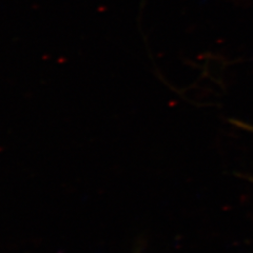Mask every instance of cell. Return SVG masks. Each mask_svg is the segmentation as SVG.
Returning a JSON list of instances; mask_svg holds the SVG:
<instances>
[{
    "label": "cell",
    "instance_id": "1",
    "mask_svg": "<svg viewBox=\"0 0 253 253\" xmlns=\"http://www.w3.org/2000/svg\"><path fill=\"white\" fill-rule=\"evenodd\" d=\"M235 124L236 125H240L241 126H244V128H246V129H249L251 132H253V126H248V125H245V124H242V123H240V122H235Z\"/></svg>",
    "mask_w": 253,
    "mask_h": 253
}]
</instances>
